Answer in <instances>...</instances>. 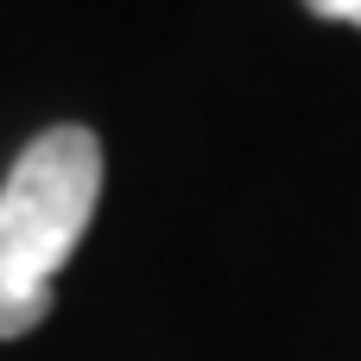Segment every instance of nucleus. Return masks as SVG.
I'll return each instance as SVG.
<instances>
[{
  "instance_id": "1",
  "label": "nucleus",
  "mask_w": 361,
  "mask_h": 361,
  "mask_svg": "<svg viewBox=\"0 0 361 361\" xmlns=\"http://www.w3.org/2000/svg\"><path fill=\"white\" fill-rule=\"evenodd\" d=\"M102 197V140L89 127L38 133L0 184V343L51 311V279L76 254Z\"/></svg>"
},
{
  "instance_id": "2",
  "label": "nucleus",
  "mask_w": 361,
  "mask_h": 361,
  "mask_svg": "<svg viewBox=\"0 0 361 361\" xmlns=\"http://www.w3.org/2000/svg\"><path fill=\"white\" fill-rule=\"evenodd\" d=\"M317 19H343V25H361V0H305Z\"/></svg>"
}]
</instances>
